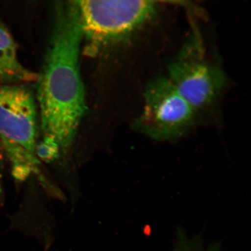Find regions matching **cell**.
Here are the masks:
<instances>
[{
	"label": "cell",
	"instance_id": "cell-1",
	"mask_svg": "<svg viewBox=\"0 0 251 251\" xmlns=\"http://www.w3.org/2000/svg\"><path fill=\"white\" fill-rule=\"evenodd\" d=\"M54 24L42 70L36 102L43 140L60 149L73 143L87 110L79 57L82 42L76 2L55 5Z\"/></svg>",
	"mask_w": 251,
	"mask_h": 251
},
{
	"label": "cell",
	"instance_id": "cell-2",
	"mask_svg": "<svg viewBox=\"0 0 251 251\" xmlns=\"http://www.w3.org/2000/svg\"><path fill=\"white\" fill-rule=\"evenodd\" d=\"M75 2L82 39L92 53L145 33L158 21L163 8L156 1Z\"/></svg>",
	"mask_w": 251,
	"mask_h": 251
},
{
	"label": "cell",
	"instance_id": "cell-3",
	"mask_svg": "<svg viewBox=\"0 0 251 251\" xmlns=\"http://www.w3.org/2000/svg\"><path fill=\"white\" fill-rule=\"evenodd\" d=\"M168 77L189 103L200 122L215 118L228 84L219 62L208 54L197 31L168 66Z\"/></svg>",
	"mask_w": 251,
	"mask_h": 251
},
{
	"label": "cell",
	"instance_id": "cell-4",
	"mask_svg": "<svg viewBox=\"0 0 251 251\" xmlns=\"http://www.w3.org/2000/svg\"><path fill=\"white\" fill-rule=\"evenodd\" d=\"M26 84H0V143L16 179L24 180L37 168L39 109Z\"/></svg>",
	"mask_w": 251,
	"mask_h": 251
},
{
	"label": "cell",
	"instance_id": "cell-5",
	"mask_svg": "<svg viewBox=\"0 0 251 251\" xmlns=\"http://www.w3.org/2000/svg\"><path fill=\"white\" fill-rule=\"evenodd\" d=\"M200 124L196 113L167 76L147 83L142 111L134 122L135 130L158 141H175Z\"/></svg>",
	"mask_w": 251,
	"mask_h": 251
},
{
	"label": "cell",
	"instance_id": "cell-6",
	"mask_svg": "<svg viewBox=\"0 0 251 251\" xmlns=\"http://www.w3.org/2000/svg\"><path fill=\"white\" fill-rule=\"evenodd\" d=\"M37 74L28 70L18 58L17 46L10 31L0 20V84L36 82Z\"/></svg>",
	"mask_w": 251,
	"mask_h": 251
},
{
	"label": "cell",
	"instance_id": "cell-7",
	"mask_svg": "<svg viewBox=\"0 0 251 251\" xmlns=\"http://www.w3.org/2000/svg\"><path fill=\"white\" fill-rule=\"evenodd\" d=\"M171 251H224L219 244H205L200 237L190 238L180 230Z\"/></svg>",
	"mask_w": 251,
	"mask_h": 251
}]
</instances>
